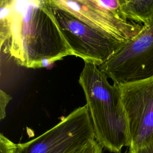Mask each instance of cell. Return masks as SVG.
I'll use <instances>...</instances> for the list:
<instances>
[{
  "instance_id": "obj_12",
  "label": "cell",
  "mask_w": 153,
  "mask_h": 153,
  "mask_svg": "<svg viewBox=\"0 0 153 153\" xmlns=\"http://www.w3.org/2000/svg\"><path fill=\"white\" fill-rule=\"evenodd\" d=\"M129 153H153V139L141 148L130 149Z\"/></svg>"
},
{
  "instance_id": "obj_8",
  "label": "cell",
  "mask_w": 153,
  "mask_h": 153,
  "mask_svg": "<svg viewBox=\"0 0 153 153\" xmlns=\"http://www.w3.org/2000/svg\"><path fill=\"white\" fill-rule=\"evenodd\" d=\"M123 16L127 20L148 26L153 23V0H120Z\"/></svg>"
},
{
  "instance_id": "obj_9",
  "label": "cell",
  "mask_w": 153,
  "mask_h": 153,
  "mask_svg": "<svg viewBox=\"0 0 153 153\" xmlns=\"http://www.w3.org/2000/svg\"><path fill=\"white\" fill-rule=\"evenodd\" d=\"M102 146L96 140L90 141L74 153H102Z\"/></svg>"
},
{
  "instance_id": "obj_4",
  "label": "cell",
  "mask_w": 153,
  "mask_h": 153,
  "mask_svg": "<svg viewBox=\"0 0 153 153\" xmlns=\"http://www.w3.org/2000/svg\"><path fill=\"white\" fill-rule=\"evenodd\" d=\"M93 140V123L85 105L38 137L17 145L15 153H74Z\"/></svg>"
},
{
  "instance_id": "obj_2",
  "label": "cell",
  "mask_w": 153,
  "mask_h": 153,
  "mask_svg": "<svg viewBox=\"0 0 153 153\" xmlns=\"http://www.w3.org/2000/svg\"><path fill=\"white\" fill-rule=\"evenodd\" d=\"M108 76L94 63L84 61L79 78L93 123L95 140L102 148L120 153L130 146L131 137L119 86L111 84Z\"/></svg>"
},
{
  "instance_id": "obj_1",
  "label": "cell",
  "mask_w": 153,
  "mask_h": 153,
  "mask_svg": "<svg viewBox=\"0 0 153 153\" xmlns=\"http://www.w3.org/2000/svg\"><path fill=\"white\" fill-rule=\"evenodd\" d=\"M0 43L4 53L27 68H44L73 55L51 0H1Z\"/></svg>"
},
{
  "instance_id": "obj_7",
  "label": "cell",
  "mask_w": 153,
  "mask_h": 153,
  "mask_svg": "<svg viewBox=\"0 0 153 153\" xmlns=\"http://www.w3.org/2000/svg\"><path fill=\"white\" fill-rule=\"evenodd\" d=\"M131 137L130 149L153 139V76L118 85Z\"/></svg>"
},
{
  "instance_id": "obj_3",
  "label": "cell",
  "mask_w": 153,
  "mask_h": 153,
  "mask_svg": "<svg viewBox=\"0 0 153 153\" xmlns=\"http://www.w3.org/2000/svg\"><path fill=\"white\" fill-rule=\"evenodd\" d=\"M51 3L59 28L74 56L99 66L126 44L112 34L81 20L54 0H51Z\"/></svg>"
},
{
  "instance_id": "obj_10",
  "label": "cell",
  "mask_w": 153,
  "mask_h": 153,
  "mask_svg": "<svg viewBox=\"0 0 153 153\" xmlns=\"http://www.w3.org/2000/svg\"><path fill=\"white\" fill-rule=\"evenodd\" d=\"M17 145L2 134L0 135V153H15Z\"/></svg>"
},
{
  "instance_id": "obj_5",
  "label": "cell",
  "mask_w": 153,
  "mask_h": 153,
  "mask_svg": "<svg viewBox=\"0 0 153 153\" xmlns=\"http://www.w3.org/2000/svg\"><path fill=\"white\" fill-rule=\"evenodd\" d=\"M98 67L117 85L153 76V23Z\"/></svg>"
},
{
  "instance_id": "obj_11",
  "label": "cell",
  "mask_w": 153,
  "mask_h": 153,
  "mask_svg": "<svg viewBox=\"0 0 153 153\" xmlns=\"http://www.w3.org/2000/svg\"><path fill=\"white\" fill-rule=\"evenodd\" d=\"M11 97L3 90H0V119L2 120L5 117V109Z\"/></svg>"
},
{
  "instance_id": "obj_6",
  "label": "cell",
  "mask_w": 153,
  "mask_h": 153,
  "mask_svg": "<svg viewBox=\"0 0 153 153\" xmlns=\"http://www.w3.org/2000/svg\"><path fill=\"white\" fill-rule=\"evenodd\" d=\"M81 20L127 42L136 36L143 25L122 15L120 0H54Z\"/></svg>"
}]
</instances>
